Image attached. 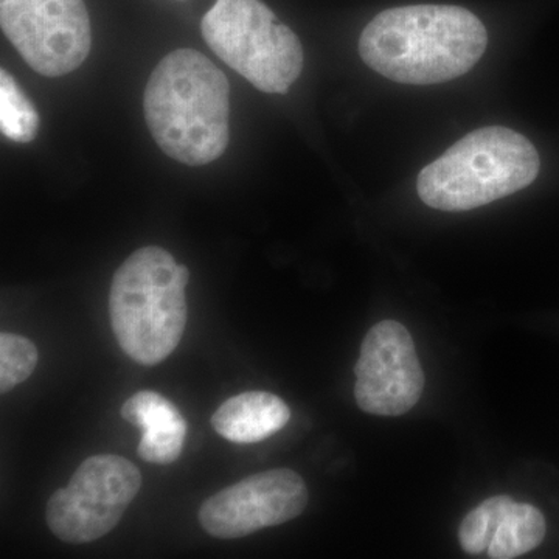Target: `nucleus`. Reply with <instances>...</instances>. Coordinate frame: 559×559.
<instances>
[{"mask_svg": "<svg viewBox=\"0 0 559 559\" xmlns=\"http://www.w3.org/2000/svg\"><path fill=\"white\" fill-rule=\"evenodd\" d=\"M488 46L476 14L457 5H407L374 16L359 39L362 61L385 79L430 86L468 73Z\"/></svg>", "mask_w": 559, "mask_h": 559, "instance_id": "nucleus-1", "label": "nucleus"}, {"mask_svg": "<svg viewBox=\"0 0 559 559\" xmlns=\"http://www.w3.org/2000/svg\"><path fill=\"white\" fill-rule=\"evenodd\" d=\"M143 110L159 148L180 164L207 165L229 146V80L201 51H171L154 68Z\"/></svg>", "mask_w": 559, "mask_h": 559, "instance_id": "nucleus-2", "label": "nucleus"}, {"mask_svg": "<svg viewBox=\"0 0 559 559\" xmlns=\"http://www.w3.org/2000/svg\"><path fill=\"white\" fill-rule=\"evenodd\" d=\"M190 271L168 250L146 246L131 253L110 285L109 316L120 348L142 366L168 358L187 325Z\"/></svg>", "mask_w": 559, "mask_h": 559, "instance_id": "nucleus-3", "label": "nucleus"}, {"mask_svg": "<svg viewBox=\"0 0 559 559\" xmlns=\"http://www.w3.org/2000/svg\"><path fill=\"white\" fill-rule=\"evenodd\" d=\"M538 150L520 132L487 127L469 132L418 175V197L429 207L466 212L535 182Z\"/></svg>", "mask_w": 559, "mask_h": 559, "instance_id": "nucleus-4", "label": "nucleus"}, {"mask_svg": "<svg viewBox=\"0 0 559 559\" xmlns=\"http://www.w3.org/2000/svg\"><path fill=\"white\" fill-rule=\"evenodd\" d=\"M201 28L219 60L261 92L286 94L300 76L299 36L261 0H216Z\"/></svg>", "mask_w": 559, "mask_h": 559, "instance_id": "nucleus-5", "label": "nucleus"}, {"mask_svg": "<svg viewBox=\"0 0 559 559\" xmlns=\"http://www.w3.org/2000/svg\"><path fill=\"white\" fill-rule=\"evenodd\" d=\"M142 488V474L130 460L92 455L57 489L46 507V521L57 538L86 544L103 538L119 524Z\"/></svg>", "mask_w": 559, "mask_h": 559, "instance_id": "nucleus-6", "label": "nucleus"}, {"mask_svg": "<svg viewBox=\"0 0 559 559\" xmlns=\"http://www.w3.org/2000/svg\"><path fill=\"white\" fill-rule=\"evenodd\" d=\"M0 24L39 75H68L90 57L92 31L84 0H0Z\"/></svg>", "mask_w": 559, "mask_h": 559, "instance_id": "nucleus-7", "label": "nucleus"}, {"mask_svg": "<svg viewBox=\"0 0 559 559\" xmlns=\"http://www.w3.org/2000/svg\"><path fill=\"white\" fill-rule=\"evenodd\" d=\"M355 399L367 414L400 417L421 399L425 373L406 326L382 320L360 345L355 367Z\"/></svg>", "mask_w": 559, "mask_h": 559, "instance_id": "nucleus-8", "label": "nucleus"}, {"mask_svg": "<svg viewBox=\"0 0 559 559\" xmlns=\"http://www.w3.org/2000/svg\"><path fill=\"white\" fill-rule=\"evenodd\" d=\"M307 503L308 488L300 474L288 468L263 471L205 500L200 522L215 538H245L296 520Z\"/></svg>", "mask_w": 559, "mask_h": 559, "instance_id": "nucleus-9", "label": "nucleus"}, {"mask_svg": "<svg viewBox=\"0 0 559 559\" xmlns=\"http://www.w3.org/2000/svg\"><path fill=\"white\" fill-rule=\"evenodd\" d=\"M288 404L270 392H245L224 401L212 417V426L231 443H259L288 425Z\"/></svg>", "mask_w": 559, "mask_h": 559, "instance_id": "nucleus-10", "label": "nucleus"}, {"mask_svg": "<svg viewBox=\"0 0 559 559\" xmlns=\"http://www.w3.org/2000/svg\"><path fill=\"white\" fill-rule=\"evenodd\" d=\"M544 514L530 503L511 502L488 547L492 559H513L528 554L546 538Z\"/></svg>", "mask_w": 559, "mask_h": 559, "instance_id": "nucleus-11", "label": "nucleus"}, {"mask_svg": "<svg viewBox=\"0 0 559 559\" xmlns=\"http://www.w3.org/2000/svg\"><path fill=\"white\" fill-rule=\"evenodd\" d=\"M0 130L17 143L32 142L39 130L35 106L5 69L0 70Z\"/></svg>", "mask_w": 559, "mask_h": 559, "instance_id": "nucleus-12", "label": "nucleus"}, {"mask_svg": "<svg viewBox=\"0 0 559 559\" xmlns=\"http://www.w3.org/2000/svg\"><path fill=\"white\" fill-rule=\"evenodd\" d=\"M511 502L513 499L509 496H495L484 500L480 506L466 514L459 530L460 546L466 554L476 557L488 551L499 522Z\"/></svg>", "mask_w": 559, "mask_h": 559, "instance_id": "nucleus-13", "label": "nucleus"}, {"mask_svg": "<svg viewBox=\"0 0 559 559\" xmlns=\"http://www.w3.org/2000/svg\"><path fill=\"white\" fill-rule=\"evenodd\" d=\"M38 364V349L20 334H0V392H11L32 377Z\"/></svg>", "mask_w": 559, "mask_h": 559, "instance_id": "nucleus-14", "label": "nucleus"}, {"mask_svg": "<svg viewBox=\"0 0 559 559\" xmlns=\"http://www.w3.org/2000/svg\"><path fill=\"white\" fill-rule=\"evenodd\" d=\"M121 417L142 432L170 428L186 421L170 400L150 390H142L132 395L121 407Z\"/></svg>", "mask_w": 559, "mask_h": 559, "instance_id": "nucleus-15", "label": "nucleus"}, {"mask_svg": "<svg viewBox=\"0 0 559 559\" xmlns=\"http://www.w3.org/2000/svg\"><path fill=\"white\" fill-rule=\"evenodd\" d=\"M186 436L187 421L170 426V428L146 430V432H142L138 455L148 463L168 465L180 457Z\"/></svg>", "mask_w": 559, "mask_h": 559, "instance_id": "nucleus-16", "label": "nucleus"}]
</instances>
